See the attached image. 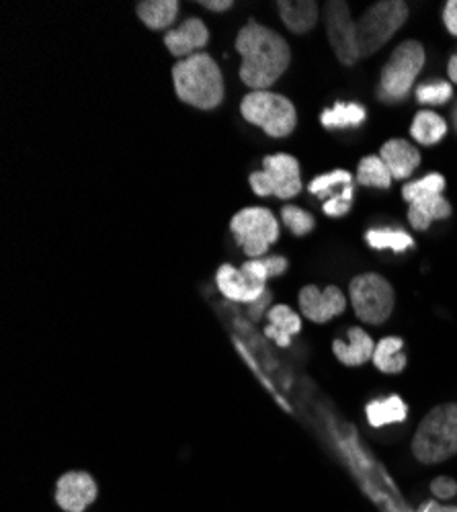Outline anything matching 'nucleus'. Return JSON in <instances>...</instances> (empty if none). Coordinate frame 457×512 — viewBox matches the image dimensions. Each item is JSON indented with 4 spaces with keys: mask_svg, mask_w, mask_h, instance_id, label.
I'll list each match as a JSON object with an SVG mask.
<instances>
[{
    "mask_svg": "<svg viewBox=\"0 0 457 512\" xmlns=\"http://www.w3.org/2000/svg\"><path fill=\"white\" fill-rule=\"evenodd\" d=\"M236 52L242 56L240 78L255 91H265L283 76L292 52L287 41L265 25L251 21L238 31Z\"/></svg>",
    "mask_w": 457,
    "mask_h": 512,
    "instance_id": "obj_1",
    "label": "nucleus"
},
{
    "mask_svg": "<svg viewBox=\"0 0 457 512\" xmlns=\"http://www.w3.org/2000/svg\"><path fill=\"white\" fill-rule=\"evenodd\" d=\"M177 97L197 109H216L224 99V78L216 60L207 54H195L179 60L173 68Z\"/></svg>",
    "mask_w": 457,
    "mask_h": 512,
    "instance_id": "obj_2",
    "label": "nucleus"
},
{
    "mask_svg": "<svg viewBox=\"0 0 457 512\" xmlns=\"http://www.w3.org/2000/svg\"><path fill=\"white\" fill-rule=\"evenodd\" d=\"M412 453L425 465L457 455V404H441L423 418L412 439Z\"/></svg>",
    "mask_w": 457,
    "mask_h": 512,
    "instance_id": "obj_3",
    "label": "nucleus"
},
{
    "mask_svg": "<svg viewBox=\"0 0 457 512\" xmlns=\"http://www.w3.org/2000/svg\"><path fill=\"white\" fill-rule=\"evenodd\" d=\"M242 117L259 125L261 130L271 138H287L296 130L298 113L294 103L283 95L271 91H253L242 99L240 105Z\"/></svg>",
    "mask_w": 457,
    "mask_h": 512,
    "instance_id": "obj_4",
    "label": "nucleus"
},
{
    "mask_svg": "<svg viewBox=\"0 0 457 512\" xmlns=\"http://www.w3.org/2000/svg\"><path fill=\"white\" fill-rule=\"evenodd\" d=\"M425 66V48L421 41L408 39L392 52L380 78V99L386 103H400L406 99L414 80Z\"/></svg>",
    "mask_w": 457,
    "mask_h": 512,
    "instance_id": "obj_5",
    "label": "nucleus"
},
{
    "mask_svg": "<svg viewBox=\"0 0 457 512\" xmlns=\"http://www.w3.org/2000/svg\"><path fill=\"white\" fill-rule=\"evenodd\" d=\"M408 7L402 0H384L371 5L357 21V44L361 58L382 50L390 37L406 23Z\"/></svg>",
    "mask_w": 457,
    "mask_h": 512,
    "instance_id": "obj_6",
    "label": "nucleus"
},
{
    "mask_svg": "<svg viewBox=\"0 0 457 512\" xmlns=\"http://www.w3.org/2000/svg\"><path fill=\"white\" fill-rule=\"evenodd\" d=\"M349 295L357 318L365 324L380 326L394 312V287L378 273L357 275L349 285Z\"/></svg>",
    "mask_w": 457,
    "mask_h": 512,
    "instance_id": "obj_7",
    "label": "nucleus"
},
{
    "mask_svg": "<svg viewBox=\"0 0 457 512\" xmlns=\"http://www.w3.org/2000/svg\"><path fill=\"white\" fill-rule=\"evenodd\" d=\"M230 230L251 259H261L269 246L279 240V224L265 207H246L238 211L230 222Z\"/></svg>",
    "mask_w": 457,
    "mask_h": 512,
    "instance_id": "obj_8",
    "label": "nucleus"
},
{
    "mask_svg": "<svg viewBox=\"0 0 457 512\" xmlns=\"http://www.w3.org/2000/svg\"><path fill=\"white\" fill-rule=\"evenodd\" d=\"M251 187L255 195L279 199H292L302 191L300 164L289 154H273L263 160V170L251 175Z\"/></svg>",
    "mask_w": 457,
    "mask_h": 512,
    "instance_id": "obj_9",
    "label": "nucleus"
},
{
    "mask_svg": "<svg viewBox=\"0 0 457 512\" xmlns=\"http://www.w3.org/2000/svg\"><path fill=\"white\" fill-rule=\"evenodd\" d=\"M324 19L326 31L332 50L345 66H353L359 58V44H357V23L351 19L349 5L341 0H330L324 5Z\"/></svg>",
    "mask_w": 457,
    "mask_h": 512,
    "instance_id": "obj_10",
    "label": "nucleus"
},
{
    "mask_svg": "<svg viewBox=\"0 0 457 512\" xmlns=\"http://www.w3.org/2000/svg\"><path fill=\"white\" fill-rule=\"evenodd\" d=\"M300 308L308 320L324 324L347 310V297L337 285H328L324 289L306 285L300 291Z\"/></svg>",
    "mask_w": 457,
    "mask_h": 512,
    "instance_id": "obj_11",
    "label": "nucleus"
},
{
    "mask_svg": "<svg viewBox=\"0 0 457 512\" xmlns=\"http://www.w3.org/2000/svg\"><path fill=\"white\" fill-rule=\"evenodd\" d=\"M220 291L232 302L255 304L257 300L267 293L263 279L251 275L244 269H236L232 265H222L216 275Z\"/></svg>",
    "mask_w": 457,
    "mask_h": 512,
    "instance_id": "obj_12",
    "label": "nucleus"
},
{
    "mask_svg": "<svg viewBox=\"0 0 457 512\" xmlns=\"http://www.w3.org/2000/svg\"><path fill=\"white\" fill-rule=\"evenodd\" d=\"M97 482L85 472H68L58 480L56 502L66 512H82L97 498Z\"/></svg>",
    "mask_w": 457,
    "mask_h": 512,
    "instance_id": "obj_13",
    "label": "nucleus"
},
{
    "mask_svg": "<svg viewBox=\"0 0 457 512\" xmlns=\"http://www.w3.org/2000/svg\"><path fill=\"white\" fill-rule=\"evenodd\" d=\"M207 41H210V31L201 19H187L164 35V46L179 60L199 54V50L207 46Z\"/></svg>",
    "mask_w": 457,
    "mask_h": 512,
    "instance_id": "obj_14",
    "label": "nucleus"
},
{
    "mask_svg": "<svg viewBox=\"0 0 457 512\" xmlns=\"http://www.w3.org/2000/svg\"><path fill=\"white\" fill-rule=\"evenodd\" d=\"M380 158L384 160L392 179L396 181H404L406 177H410L421 164V152L408 140H402V138H394L386 142L380 150Z\"/></svg>",
    "mask_w": 457,
    "mask_h": 512,
    "instance_id": "obj_15",
    "label": "nucleus"
},
{
    "mask_svg": "<svg viewBox=\"0 0 457 512\" xmlns=\"http://www.w3.org/2000/svg\"><path fill=\"white\" fill-rule=\"evenodd\" d=\"M332 351H335V357L347 365V367H361L369 359H373V353H376V345H373V338L363 330V328H351L349 330V340L337 338L332 343Z\"/></svg>",
    "mask_w": 457,
    "mask_h": 512,
    "instance_id": "obj_16",
    "label": "nucleus"
},
{
    "mask_svg": "<svg viewBox=\"0 0 457 512\" xmlns=\"http://www.w3.org/2000/svg\"><path fill=\"white\" fill-rule=\"evenodd\" d=\"M451 216V203L443 195H427L412 201L408 207V222L414 230L425 232L437 220Z\"/></svg>",
    "mask_w": 457,
    "mask_h": 512,
    "instance_id": "obj_17",
    "label": "nucleus"
},
{
    "mask_svg": "<svg viewBox=\"0 0 457 512\" xmlns=\"http://www.w3.org/2000/svg\"><path fill=\"white\" fill-rule=\"evenodd\" d=\"M279 17L289 31L308 33L318 23V3L314 0H279Z\"/></svg>",
    "mask_w": 457,
    "mask_h": 512,
    "instance_id": "obj_18",
    "label": "nucleus"
},
{
    "mask_svg": "<svg viewBox=\"0 0 457 512\" xmlns=\"http://www.w3.org/2000/svg\"><path fill=\"white\" fill-rule=\"evenodd\" d=\"M302 330L300 316L283 304L273 306L269 310V326L265 328V334L273 338L279 347H287L292 343V336Z\"/></svg>",
    "mask_w": 457,
    "mask_h": 512,
    "instance_id": "obj_19",
    "label": "nucleus"
},
{
    "mask_svg": "<svg viewBox=\"0 0 457 512\" xmlns=\"http://www.w3.org/2000/svg\"><path fill=\"white\" fill-rule=\"evenodd\" d=\"M177 15H179L177 0H144V3H138V17L146 27L154 31L171 27Z\"/></svg>",
    "mask_w": 457,
    "mask_h": 512,
    "instance_id": "obj_20",
    "label": "nucleus"
},
{
    "mask_svg": "<svg viewBox=\"0 0 457 512\" xmlns=\"http://www.w3.org/2000/svg\"><path fill=\"white\" fill-rule=\"evenodd\" d=\"M447 134V123L441 115L433 111H419L412 119L410 136L423 146L439 144Z\"/></svg>",
    "mask_w": 457,
    "mask_h": 512,
    "instance_id": "obj_21",
    "label": "nucleus"
},
{
    "mask_svg": "<svg viewBox=\"0 0 457 512\" xmlns=\"http://www.w3.org/2000/svg\"><path fill=\"white\" fill-rule=\"evenodd\" d=\"M404 351V340L398 336L382 338L376 345V353H373V363L382 373H400L406 367V355Z\"/></svg>",
    "mask_w": 457,
    "mask_h": 512,
    "instance_id": "obj_22",
    "label": "nucleus"
},
{
    "mask_svg": "<svg viewBox=\"0 0 457 512\" xmlns=\"http://www.w3.org/2000/svg\"><path fill=\"white\" fill-rule=\"evenodd\" d=\"M365 117L367 111L359 103H337L322 113L320 121L326 130H349V127H359Z\"/></svg>",
    "mask_w": 457,
    "mask_h": 512,
    "instance_id": "obj_23",
    "label": "nucleus"
},
{
    "mask_svg": "<svg viewBox=\"0 0 457 512\" xmlns=\"http://www.w3.org/2000/svg\"><path fill=\"white\" fill-rule=\"evenodd\" d=\"M392 175L384 160L376 154L365 156L359 162L357 168V183L363 187H376V189H390L392 187Z\"/></svg>",
    "mask_w": 457,
    "mask_h": 512,
    "instance_id": "obj_24",
    "label": "nucleus"
},
{
    "mask_svg": "<svg viewBox=\"0 0 457 512\" xmlns=\"http://www.w3.org/2000/svg\"><path fill=\"white\" fill-rule=\"evenodd\" d=\"M406 412H408V408L398 396L371 402L367 406V418H369L371 426H384V424H392V422H402L406 418Z\"/></svg>",
    "mask_w": 457,
    "mask_h": 512,
    "instance_id": "obj_25",
    "label": "nucleus"
},
{
    "mask_svg": "<svg viewBox=\"0 0 457 512\" xmlns=\"http://www.w3.org/2000/svg\"><path fill=\"white\" fill-rule=\"evenodd\" d=\"M367 244L376 250H394V252H404L406 248L414 246V240L402 232V230H394V228H376L369 230L365 236Z\"/></svg>",
    "mask_w": 457,
    "mask_h": 512,
    "instance_id": "obj_26",
    "label": "nucleus"
},
{
    "mask_svg": "<svg viewBox=\"0 0 457 512\" xmlns=\"http://www.w3.org/2000/svg\"><path fill=\"white\" fill-rule=\"evenodd\" d=\"M443 189H445L443 175L431 173V175L423 177L421 181L406 183L402 187V197H404V201L412 203V201H417V199L427 197V195H443Z\"/></svg>",
    "mask_w": 457,
    "mask_h": 512,
    "instance_id": "obj_27",
    "label": "nucleus"
},
{
    "mask_svg": "<svg viewBox=\"0 0 457 512\" xmlns=\"http://www.w3.org/2000/svg\"><path fill=\"white\" fill-rule=\"evenodd\" d=\"M347 185H351V173L349 170H343V168H337V170H332V173H326V175H322V177H316L310 185H308V189H310V193H314V195H318V197H328L332 191L335 189H345Z\"/></svg>",
    "mask_w": 457,
    "mask_h": 512,
    "instance_id": "obj_28",
    "label": "nucleus"
},
{
    "mask_svg": "<svg viewBox=\"0 0 457 512\" xmlns=\"http://www.w3.org/2000/svg\"><path fill=\"white\" fill-rule=\"evenodd\" d=\"M281 220L283 224L292 230L296 236H306L314 230V216L296 205H285L281 209Z\"/></svg>",
    "mask_w": 457,
    "mask_h": 512,
    "instance_id": "obj_29",
    "label": "nucleus"
},
{
    "mask_svg": "<svg viewBox=\"0 0 457 512\" xmlns=\"http://www.w3.org/2000/svg\"><path fill=\"white\" fill-rule=\"evenodd\" d=\"M453 97V87L445 80H433V82H425L417 89V101L423 105H445L449 99Z\"/></svg>",
    "mask_w": 457,
    "mask_h": 512,
    "instance_id": "obj_30",
    "label": "nucleus"
},
{
    "mask_svg": "<svg viewBox=\"0 0 457 512\" xmlns=\"http://www.w3.org/2000/svg\"><path fill=\"white\" fill-rule=\"evenodd\" d=\"M244 271H248L251 275L267 281L271 277H279L285 273L287 269V261L283 256H267V259H253L242 265Z\"/></svg>",
    "mask_w": 457,
    "mask_h": 512,
    "instance_id": "obj_31",
    "label": "nucleus"
},
{
    "mask_svg": "<svg viewBox=\"0 0 457 512\" xmlns=\"http://www.w3.org/2000/svg\"><path fill=\"white\" fill-rule=\"evenodd\" d=\"M351 205H353V187L347 185L337 195H330L322 209H324L326 216H330V218H343L349 213Z\"/></svg>",
    "mask_w": 457,
    "mask_h": 512,
    "instance_id": "obj_32",
    "label": "nucleus"
},
{
    "mask_svg": "<svg viewBox=\"0 0 457 512\" xmlns=\"http://www.w3.org/2000/svg\"><path fill=\"white\" fill-rule=\"evenodd\" d=\"M431 492L439 500H449L457 494V482L451 480V478H445V476L435 478L433 484H431Z\"/></svg>",
    "mask_w": 457,
    "mask_h": 512,
    "instance_id": "obj_33",
    "label": "nucleus"
},
{
    "mask_svg": "<svg viewBox=\"0 0 457 512\" xmlns=\"http://www.w3.org/2000/svg\"><path fill=\"white\" fill-rule=\"evenodd\" d=\"M443 23L451 35L457 37V0H449L443 9Z\"/></svg>",
    "mask_w": 457,
    "mask_h": 512,
    "instance_id": "obj_34",
    "label": "nucleus"
},
{
    "mask_svg": "<svg viewBox=\"0 0 457 512\" xmlns=\"http://www.w3.org/2000/svg\"><path fill=\"white\" fill-rule=\"evenodd\" d=\"M199 5L205 7V9H210V11H214V13H224V11H228L234 3H232V0H199Z\"/></svg>",
    "mask_w": 457,
    "mask_h": 512,
    "instance_id": "obj_35",
    "label": "nucleus"
},
{
    "mask_svg": "<svg viewBox=\"0 0 457 512\" xmlns=\"http://www.w3.org/2000/svg\"><path fill=\"white\" fill-rule=\"evenodd\" d=\"M267 304H269V293H265L261 300H257L255 304H251V316L253 318H261L263 316V310L267 308Z\"/></svg>",
    "mask_w": 457,
    "mask_h": 512,
    "instance_id": "obj_36",
    "label": "nucleus"
},
{
    "mask_svg": "<svg viewBox=\"0 0 457 512\" xmlns=\"http://www.w3.org/2000/svg\"><path fill=\"white\" fill-rule=\"evenodd\" d=\"M447 74H449L451 82L457 84V52L451 56V60H449V64H447Z\"/></svg>",
    "mask_w": 457,
    "mask_h": 512,
    "instance_id": "obj_37",
    "label": "nucleus"
},
{
    "mask_svg": "<svg viewBox=\"0 0 457 512\" xmlns=\"http://www.w3.org/2000/svg\"><path fill=\"white\" fill-rule=\"evenodd\" d=\"M425 512H457V506H441L437 502H431Z\"/></svg>",
    "mask_w": 457,
    "mask_h": 512,
    "instance_id": "obj_38",
    "label": "nucleus"
},
{
    "mask_svg": "<svg viewBox=\"0 0 457 512\" xmlns=\"http://www.w3.org/2000/svg\"><path fill=\"white\" fill-rule=\"evenodd\" d=\"M451 119H453V125H455V130H457V103H455V107H453V113H451Z\"/></svg>",
    "mask_w": 457,
    "mask_h": 512,
    "instance_id": "obj_39",
    "label": "nucleus"
}]
</instances>
